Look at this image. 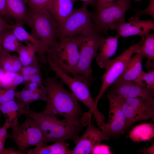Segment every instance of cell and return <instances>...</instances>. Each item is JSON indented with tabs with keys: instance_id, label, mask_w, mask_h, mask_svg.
Returning <instances> with one entry per match:
<instances>
[{
	"instance_id": "cell-1",
	"label": "cell",
	"mask_w": 154,
	"mask_h": 154,
	"mask_svg": "<svg viewBox=\"0 0 154 154\" xmlns=\"http://www.w3.org/2000/svg\"><path fill=\"white\" fill-rule=\"evenodd\" d=\"M58 78L56 75L51 77L46 74L42 80L47 93L46 105L42 112L60 115L70 123L84 128L91 119L92 114L89 111H83L78 100L64 88L62 81H58Z\"/></svg>"
},
{
	"instance_id": "cell-2",
	"label": "cell",
	"mask_w": 154,
	"mask_h": 154,
	"mask_svg": "<svg viewBox=\"0 0 154 154\" xmlns=\"http://www.w3.org/2000/svg\"><path fill=\"white\" fill-rule=\"evenodd\" d=\"M24 114L32 118L39 126L43 134L44 144L68 140L76 143L83 128L71 124L64 119L60 120L56 115L37 113L30 108L25 110Z\"/></svg>"
},
{
	"instance_id": "cell-3",
	"label": "cell",
	"mask_w": 154,
	"mask_h": 154,
	"mask_svg": "<svg viewBox=\"0 0 154 154\" xmlns=\"http://www.w3.org/2000/svg\"><path fill=\"white\" fill-rule=\"evenodd\" d=\"M84 35L60 38L55 45L49 48L46 57L63 72L74 76L80 57L79 45Z\"/></svg>"
},
{
	"instance_id": "cell-4",
	"label": "cell",
	"mask_w": 154,
	"mask_h": 154,
	"mask_svg": "<svg viewBox=\"0 0 154 154\" xmlns=\"http://www.w3.org/2000/svg\"><path fill=\"white\" fill-rule=\"evenodd\" d=\"M47 63L50 68L54 71L58 78L66 84L71 92L79 101L81 102L89 109L94 116L95 121L102 120L104 115L99 111L97 104L92 98L90 92L88 83L89 79L85 77L78 75L71 77L63 72L46 57Z\"/></svg>"
},
{
	"instance_id": "cell-5",
	"label": "cell",
	"mask_w": 154,
	"mask_h": 154,
	"mask_svg": "<svg viewBox=\"0 0 154 154\" xmlns=\"http://www.w3.org/2000/svg\"><path fill=\"white\" fill-rule=\"evenodd\" d=\"M25 24L31 29V34L49 48L58 42V24L48 11H35L29 10Z\"/></svg>"
},
{
	"instance_id": "cell-6",
	"label": "cell",
	"mask_w": 154,
	"mask_h": 154,
	"mask_svg": "<svg viewBox=\"0 0 154 154\" xmlns=\"http://www.w3.org/2000/svg\"><path fill=\"white\" fill-rule=\"evenodd\" d=\"M131 0H116L110 6L90 12V16L96 32L107 35L109 29L125 21L126 12L131 8Z\"/></svg>"
},
{
	"instance_id": "cell-7",
	"label": "cell",
	"mask_w": 154,
	"mask_h": 154,
	"mask_svg": "<svg viewBox=\"0 0 154 154\" xmlns=\"http://www.w3.org/2000/svg\"><path fill=\"white\" fill-rule=\"evenodd\" d=\"M143 41L142 40L131 46L115 59L109 60L106 65V70L102 77L101 87L95 100L97 104L106 90L124 72L133 55L139 52L140 46Z\"/></svg>"
},
{
	"instance_id": "cell-8",
	"label": "cell",
	"mask_w": 154,
	"mask_h": 154,
	"mask_svg": "<svg viewBox=\"0 0 154 154\" xmlns=\"http://www.w3.org/2000/svg\"><path fill=\"white\" fill-rule=\"evenodd\" d=\"M87 5L74 9L59 27V38L77 35H87L96 33Z\"/></svg>"
},
{
	"instance_id": "cell-9",
	"label": "cell",
	"mask_w": 154,
	"mask_h": 154,
	"mask_svg": "<svg viewBox=\"0 0 154 154\" xmlns=\"http://www.w3.org/2000/svg\"><path fill=\"white\" fill-rule=\"evenodd\" d=\"M105 38L96 33L84 36L79 45L80 57L76 72L77 74L84 76L89 79L92 70V64L96 57L98 50Z\"/></svg>"
},
{
	"instance_id": "cell-10",
	"label": "cell",
	"mask_w": 154,
	"mask_h": 154,
	"mask_svg": "<svg viewBox=\"0 0 154 154\" xmlns=\"http://www.w3.org/2000/svg\"><path fill=\"white\" fill-rule=\"evenodd\" d=\"M9 137L14 141L18 150L23 154L26 152L27 148L29 146H37L44 144V137L41 129L36 122L28 116L23 123L9 134Z\"/></svg>"
},
{
	"instance_id": "cell-11",
	"label": "cell",
	"mask_w": 154,
	"mask_h": 154,
	"mask_svg": "<svg viewBox=\"0 0 154 154\" xmlns=\"http://www.w3.org/2000/svg\"><path fill=\"white\" fill-rule=\"evenodd\" d=\"M107 97L109 103L108 120L99 127L110 137H118L126 130L125 118L122 108V98L111 92Z\"/></svg>"
},
{
	"instance_id": "cell-12",
	"label": "cell",
	"mask_w": 154,
	"mask_h": 154,
	"mask_svg": "<svg viewBox=\"0 0 154 154\" xmlns=\"http://www.w3.org/2000/svg\"><path fill=\"white\" fill-rule=\"evenodd\" d=\"M122 108L126 121V130L135 123L154 116V100L139 98H122Z\"/></svg>"
},
{
	"instance_id": "cell-13",
	"label": "cell",
	"mask_w": 154,
	"mask_h": 154,
	"mask_svg": "<svg viewBox=\"0 0 154 154\" xmlns=\"http://www.w3.org/2000/svg\"><path fill=\"white\" fill-rule=\"evenodd\" d=\"M91 120L88 122L86 130L79 137L74 148L72 150V154H92L96 145L100 144L103 140H108L110 138L92 124Z\"/></svg>"
},
{
	"instance_id": "cell-14",
	"label": "cell",
	"mask_w": 154,
	"mask_h": 154,
	"mask_svg": "<svg viewBox=\"0 0 154 154\" xmlns=\"http://www.w3.org/2000/svg\"><path fill=\"white\" fill-rule=\"evenodd\" d=\"M111 92L122 98H139L146 101L154 100V90L134 82L117 80Z\"/></svg>"
},
{
	"instance_id": "cell-15",
	"label": "cell",
	"mask_w": 154,
	"mask_h": 154,
	"mask_svg": "<svg viewBox=\"0 0 154 154\" xmlns=\"http://www.w3.org/2000/svg\"><path fill=\"white\" fill-rule=\"evenodd\" d=\"M110 29L116 30L120 36L126 37L137 35L144 40L150 30L154 29V22L151 20H141L138 18L127 22L124 21L112 27Z\"/></svg>"
},
{
	"instance_id": "cell-16",
	"label": "cell",
	"mask_w": 154,
	"mask_h": 154,
	"mask_svg": "<svg viewBox=\"0 0 154 154\" xmlns=\"http://www.w3.org/2000/svg\"><path fill=\"white\" fill-rule=\"evenodd\" d=\"M12 30L20 42H29L33 44L37 48L39 60L44 63H47L46 55L49 49L47 46L29 33L21 24L16 22Z\"/></svg>"
},
{
	"instance_id": "cell-17",
	"label": "cell",
	"mask_w": 154,
	"mask_h": 154,
	"mask_svg": "<svg viewBox=\"0 0 154 154\" xmlns=\"http://www.w3.org/2000/svg\"><path fill=\"white\" fill-rule=\"evenodd\" d=\"M120 37L118 34L115 37L105 38L102 42L99 48V52L96 57L97 63L100 68H105L110 58L116 53Z\"/></svg>"
},
{
	"instance_id": "cell-18",
	"label": "cell",
	"mask_w": 154,
	"mask_h": 154,
	"mask_svg": "<svg viewBox=\"0 0 154 154\" xmlns=\"http://www.w3.org/2000/svg\"><path fill=\"white\" fill-rule=\"evenodd\" d=\"M25 110L19 106L15 98L6 103L0 104V111L4 114L5 120L9 123L12 132L16 130L20 125L18 119L20 116L24 114Z\"/></svg>"
},
{
	"instance_id": "cell-19",
	"label": "cell",
	"mask_w": 154,
	"mask_h": 154,
	"mask_svg": "<svg viewBox=\"0 0 154 154\" xmlns=\"http://www.w3.org/2000/svg\"><path fill=\"white\" fill-rule=\"evenodd\" d=\"M74 3L72 0H52L48 11L54 18L59 27L74 11Z\"/></svg>"
},
{
	"instance_id": "cell-20",
	"label": "cell",
	"mask_w": 154,
	"mask_h": 154,
	"mask_svg": "<svg viewBox=\"0 0 154 154\" xmlns=\"http://www.w3.org/2000/svg\"><path fill=\"white\" fill-rule=\"evenodd\" d=\"M144 58L140 52L135 53L131 58L124 72L117 80L134 82L143 71L142 62Z\"/></svg>"
},
{
	"instance_id": "cell-21",
	"label": "cell",
	"mask_w": 154,
	"mask_h": 154,
	"mask_svg": "<svg viewBox=\"0 0 154 154\" xmlns=\"http://www.w3.org/2000/svg\"><path fill=\"white\" fill-rule=\"evenodd\" d=\"M6 8L8 16L18 23L25 24L29 13V9L23 0H6Z\"/></svg>"
},
{
	"instance_id": "cell-22",
	"label": "cell",
	"mask_w": 154,
	"mask_h": 154,
	"mask_svg": "<svg viewBox=\"0 0 154 154\" xmlns=\"http://www.w3.org/2000/svg\"><path fill=\"white\" fill-rule=\"evenodd\" d=\"M15 98L18 105L25 110L29 108L30 104L37 100L46 102V94L33 92L29 90L24 88L21 91L15 92Z\"/></svg>"
},
{
	"instance_id": "cell-23",
	"label": "cell",
	"mask_w": 154,
	"mask_h": 154,
	"mask_svg": "<svg viewBox=\"0 0 154 154\" xmlns=\"http://www.w3.org/2000/svg\"><path fill=\"white\" fill-rule=\"evenodd\" d=\"M26 42V45L22 43L17 52L23 66L29 65L38 60L36 56V47L30 42Z\"/></svg>"
},
{
	"instance_id": "cell-24",
	"label": "cell",
	"mask_w": 154,
	"mask_h": 154,
	"mask_svg": "<svg viewBox=\"0 0 154 154\" xmlns=\"http://www.w3.org/2000/svg\"><path fill=\"white\" fill-rule=\"evenodd\" d=\"M140 52L148 60L146 67L150 70L154 66V34L149 33L146 35L143 42L140 46Z\"/></svg>"
},
{
	"instance_id": "cell-25",
	"label": "cell",
	"mask_w": 154,
	"mask_h": 154,
	"mask_svg": "<svg viewBox=\"0 0 154 154\" xmlns=\"http://www.w3.org/2000/svg\"><path fill=\"white\" fill-rule=\"evenodd\" d=\"M154 124L144 123L137 126L132 130L129 137L134 142L149 140L154 136Z\"/></svg>"
},
{
	"instance_id": "cell-26",
	"label": "cell",
	"mask_w": 154,
	"mask_h": 154,
	"mask_svg": "<svg viewBox=\"0 0 154 154\" xmlns=\"http://www.w3.org/2000/svg\"><path fill=\"white\" fill-rule=\"evenodd\" d=\"M20 42L11 29L4 31L2 39V46L4 50L10 52H17L22 44Z\"/></svg>"
},
{
	"instance_id": "cell-27",
	"label": "cell",
	"mask_w": 154,
	"mask_h": 154,
	"mask_svg": "<svg viewBox=\"0 0 154 154\" xmlns=\"http://www.w3.org/2000/svg\"><path fill=\"white\" fill-rule=\"evenodd\" d=\"M134 82L154 90V71L145 72L143 70Z\"/></svg>"
},
{
	"instance_id": "cell-28",
	"label": "cell",
	"mask_w": 154,
	"mask_h": 154,
	"mask_svg": "<svg viewBox=\"0 0 154 154\" xmlns=\"http://www.w3.org/2000/svg\"><path fill=\"white\" fill-rule=\"evenodd\" d=\"M29 10L35 11H48L52 0H23Z\"/></svg>"
},
{
	"instance_id": "cell-29",
	"label": "cell",
	"mask_w": 154,
	"mask_h": 154,
	"mask_svg": "<svg viewBox=\"0 0 154 154\" xmlns=\"http://www.w3.org/2000/svg\"><path fill=\"white\" fill-rule=\"evenodd\" d=\"M49 146L50 154H72L69 144L65 141L55 142Z\"/></svg>"
},
{
	"instance_id": "cell-30",
	"label": "cell",
	"mask_w": 154,
	"mask_h": 154,
	"mask_svg": "<svg viewBox=\"0 0 154 154\" xmlns=\"http://www.w3.org/2000/svg\"><path fill=\"white\" fill-rule=\"evenodd\" d=\"M12 58L10 52L4 50L0 57V67L5 72H12Z\"/></svg>"
},
{
	"instance_id": "cell-31",
	"label": "cell",
	"mask_w": 154,
	"mask_h": 154,
	"mask_svg": "<svg viewBox=\"0 0 154 154\" xmlns=\"http://www.w3.org/2000/svg\"><path fill=\"white\" fill-rule=\"evenodd\" d=\"M15 92L14 90L5 88L0 87V104L15 99Z\"/></svg>"
},
{
	"instance_id": "cell-32",
	"label": "cell",
	"mask_w": 154,
	"mask_h": 154,
	"mask_svg": "<svg viewBox=\"0 0 154 154\" xmlns=\"http://www.w3.org/2000/svg\"><path fill=\"white\" fill-rule=\"evenodd\" d=\"M17 73L13 72H5L1 81L0 87L5 88L13 89L12 84Z\"/></svg>"
},
{
	"instance_id": "cell-33",
	"label": "cell",
	"mask_w": 154,
	"mask_h": 154,
	"mask_svg": "<svg viewBox=\"0 0 154 154\" xmlns=\"http://www.w3.org/2000/svg\"><path fill=\"white\" fill-rule=\"evenodd\" d=\"M148 15L151 16L153 19L154 18V0H150V3L147 7L142 10H139L132 17L130 18L129 21L133 19L139 18V16L143 15Z\"/></svg>"
},
{
	"instance_id": "cell-34",
	"label": "cell",
	"mask_w": 154,
	"mask_h": 154,
	"mask_svg": "<svg viewBox=\"0 0 154 154\" xmlns=\"http://www.w3.org/2000/svg\"><path fill=\"white\" fill-rule=\"evenodd\" d=\"M28 154H50L49 145L43 144L36 146V147L30 149L27 151Z\"/></svg>"
},
{
	"instance_id": "cell-35",
	"label": "cell",
	"mask_w": 154,
	"mask_h": 154,
	"mask_svg": "<svg viewBox=\"0 0 154 154\" xmlns=\"http://www.w3.org/2000/svg\"><path fill=\"white\" fill-rule=\"evenodd\" d=\"M108 146L100 144L96 145L94 148L92 154H111Z\"/></svg>"
},
{
	"instance_id": "cell-36",
	"label": "cell",
	"mask_w": 154,
	"mask_h": 154,
	"mask_svg": "<svg viewBox=\"0 0 154 154\" xmlns=\"http://www.w3.org/2000/svg\"><path fill=\"white\" fill-rule=\"evenodd\" d=\"M23 65L18 56L15 55H13L12 71L15 73L20 72Z\"/></svg>"
},
{
	"instance_id": "cell-37",
	"label": "cell",
	"mask_w": 154,
	"mask_h": 154,
	"mask_svg": "<svg viewBox=\"0 0 154 154\" xmlns=\"http://www.w3.org/2000/svg\"><path fill=\"white\" fill-rule=\"evenodd\" d=\"M10 127L9 123L5 120L4 124L0 127V139L5 142L6 139L9 137V135L8 134L7 130Z\"/></svg>"
},
{
	"instance_id": "cell-38",
	"label": "cell",
	"mask_w": 154,
	"mask_h": 154,
	"mask_svg": "<svg viewBox=\"0 0 154 154\" xmlns=\"http://www.w3.org/2000/svg\"><path fill=\"white\" fill-rule=\"evenodd\" d=\"M116 0H96V10L107 7L113 4Z\"/></svg>"
},
{
	"instance_id": "cell-39",
	"label": "cell",
	"mask_w": 154,
	"mask_h": 154,
	"mask_svg": "<svg viewBox=\"0 0 154 154\" xmlns=\"http://www.w3.org/2000/svg\"><path fill=\"white\" fill-rule=\"evenodd\" d=\"M0 13V30H6L12 29L14 27L15 24L12 25L8 23Z\"/></svg>"
},
{
	"instance_id": "cell-40",
	"label": "cell",
	"mask_w": 154,
	"mask_h": 154,
	"mask_svg": "<svg viewBox=\"0 0 154 154\" xmlns=\"http://www.w3.org/2000/svg\"><path fill=\"white\" fill-rule=\"evenodd\" d=\"M24 82L23 76L21 74L17 73L13 80L12 84V88L15 90L17 86Z\"/></svg>"
},
{
	"instance_id": "cell-41",
	"label": "cell",
	"mask_w": 154,
	"mask_h": 154,
	"mask_svg": "<svg viewBox=\"0 0 154 154\" xmlns=\"http://www.w3.org/2000/svg\"><path fill=\"white\" fill-rule=\"evenodd\" d=\"M29 82L36 83L40 85H43L41 73L31 76L29 78Z\"/></svg>"
},
{
	"instance_id": "cell-42",
	"label": "cell",
	"mask_w": 154,
	"mask_h": 154,
	"mask_svg": "<svg viewBox=\"0 0 154 154\" xmlns=\"http://www.w3.org/2000/svg\"><path fill=\"white\" fill-rule=\"evenodd\" d=\"M0 13L3 16H8L6 8V0H0Z\"/></svg>"
},
{
	"instance_id": "cell-43",
	"label": "cell",
	"mask_w": 154,
	"mask_h": 154,
	"mask_svg": "<svg viewBox=\"0 0 154 154\" xmlns=\"http://www.w3.org/2000/svg\"><path fill=\"white\" fill-rule=\"evenodd\" d=\"M22 153L16 150L13 147H9L5 149L3 154H22Z\"/></svg>"
},
{
	"instance_id": "cell-44",
	"label": "cell",
	"mask_w": 154,
	"mask_h": 154,
	"mask_svg": "<svg viewBox=\"0 0 154 154\" xmlns=\"http://www.w3.org/2000/svg\"><path fill=\"white\" fill-rule=\"evenodd\" d=\"M154 144L150 147L141 149L140 151L144 154H153L154 153Z\"/></svg>"
},
{
	"instance_id": "cell-45",
	"label": "cell",
	"mask_w": 154,
	"mask_h": 154,
	"mask_svg": "<svg viewBox=\"0 0 154 154\" xmlns=\"http://www.w3.org/2000/svg\"><path fill=\"white\" fill-rule=\"evenodd\" d=\"M72 1L74 3L77 1H80L82 2L84 4L87 5H94L96 3V0H72Z\"/></svg>"
},
{
	"instance_id": "cell-46",
	"label": "cell",
	"mask_w": 154,
	"mask_h": 154,
	"mask_svg": "<svg viewBox=\"0 0 154 154\" xmlns=\"http://www.w3.org/2000/svg\"><path fill=\"white\" fill-rule=\"evenodd\" d=\"M5 31L0 30V57L4 50L2 44V39L3 34Z\"/></svg>"
},
{
	"instance_id": "cell-47",
	"label": "cell",
	"mask_w": 154,
	"mask_h": 154,
	"mask_svg": "<svg viewBox=\"0 0 154 154\" xmlns=\"http://www.w3.org/2000/svg\"><path fill=\"white\" fill-rule=\"evenodd\" d=\"M5 142L0 139V154H3L5 150Z\"/></svg>"
},
{
	"instance_id": "cell-48",
	"label": "cell",
	"mask_w": 154,
	"mask_h": 154,
	"mask_svg": "<svg viewBox=\"0 0 154 154\" xmlns=\"http://www.w3.org/2000/svg\"><path fill=\"white\" fill-rule=\"evenodd\" d=\"M5 72L1 67H0V83L1 79L3 77Z\"/></svg>"
},
{
	"instance_id": "cell-49",
	"label": "cell",
	"mask_w": 154,
	"mask_h": 154,
	"mask_svg": "<svg viewBox=\"0 0 154 154\" xmlns=\"http://www.w3.org/2000/svg\"><path fill=\"white\" fill-rule=\"evenodd\" d=\"M134 0L135 1H140L141 0Z\"/></svg>"
},
{
	"instance_id": "cell-50",
	"label": "cell",
	"mask_w": 154,
	"mask_h": 154,
	"mask_svg": "<svg viewBox=\"0 0 154 154\" xmlns=\"http://www.w3.org/2000/svg\"><path fill=\"white\" fill-rule=\"evenodd\" d=\"M1 117V114H0V117Z\"/></svg>"
}]
</instances>
